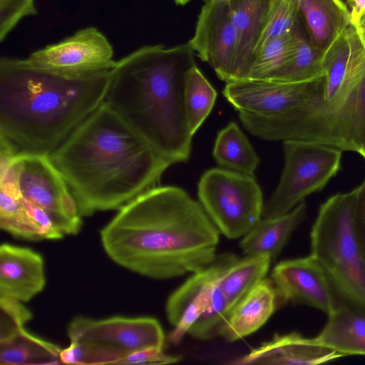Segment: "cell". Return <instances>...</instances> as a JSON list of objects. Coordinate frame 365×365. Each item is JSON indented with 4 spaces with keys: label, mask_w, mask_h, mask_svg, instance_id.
Returning a JSON list of instances; mask_svg holds the SVG:
<instances>
[{
    "label": "cell",
    "mask_w": 365,
    "mask_h": 365,
    "mask_svg": "<svg viewBox=\"0 0 365 365\" xmlns=\"http://www.w3.org/2000/svg\"><path fill=\"white\" fill-rule=\"evenodd\" d=\"M71 341H91L111 346L125 352L163 347L165 334L158 319L150 317L115 316L92 319L78 316L67 329Z\"/></svg>",
    "instance_id": "8fae6325"
},
{
    "label": "cell",
    "mask_w": 365,
    "mask_h": 365,
    "mask_svg": "<svg viewBox=\"0 0 365 365\" xmlns=\"http://www.w3.org/2000/svg\"><path fill=\"white\" fill-rule=\"evenodd\" d=\"M296 26L291 32L266 43L255 53L246 80H269L289 63L297 46Z\"/></svg>",
    "instance_id": "4316f807"
},
{
    "label": "cell",
    "mask_w": 365,
    "mask_h": 365,
    "mask_svg": "<svg viewBox=\"0 0 365 365\" xmlns=\"http://www.w3.org/2000/svg\"><path fill=\"white\" fill-rule=\"evenodd\" d=\"M282 304L273 281L265 277L231 310L219 336L230 342L245 338L260 329Z\"/></svg>",
    "instance_id": "ac0fdd59"
},
{
    "label": "cell",
    "mask_w": 365,
    "mask_h": 365,
    "mask_svg": "<svg viewBox=\"0 0 365 365\" xmlns=\"http://www.w3.org/2000/svg\"><path fill=\"white\" fill-rule=\"evenodd\" d=\"M300 14L293 0H270L255 53L268 41L291 32Z\"/></svg>",
    "instance_id": "4dcf8cb0"
},
{
    "label": "cell",
    "mask_w": 365,
    "mask_h": 365,
    "mask_svg": "<svg viewBox=\"0 0 365 365\" xmlns=\"http://www.w3.org/2000/svg\"><path fill=\"white\" fill-rule=\"evenodd\" d=\"M272 262L267 255H246L238 258L222 276L218 287L231 310L266 277Z\"/></svg>",
    "instance_id": "d4e9b609"
},
{
    "label": "cell",
    "mask_w": 365,
    "mask_h": 365,
    "mask_svg": "<svg viewBox=\"0 0 365 365\" xmlns=\"http://www.w3.org/2000/svg\"><path fill=\"white\" fill-rule=\"evenodd\" d=\"M322 78L300 83L235 81L226 83L222 93L239 113L270 117L284 113L311 97Z\"/></svg>",
    "instance_id": "9a60e30c"
},
{
    "label": "cell",
    "mask_w": 365,
    "mask_h": 365,
    "mask_svg": "<svg viewBox=\"0 0 365 365\" xmlns=\"http://www.w3.org/2000/svg\"><path fill=\"white\" fill-rule=\"evenodd\" d=\"M344 357L338 352L314 343L297 332L279 334L252 349L229 364L318 365Z\"/></svg>",
    "instance_id": "2e32d148"
},
{
    "label": "cell",
    "mask_w": 365,
    "mask_h": 365,
    "mask_svg": "<svg viewBox=\"0 0 365 365\" xmlns=\"http://www.w3.org/2000/svg\"><path fill=\"white\" fill-rule=\"evenodd\" d=\"M190 0H175L176 4L179 5H185Z\"/></svg>",
    "instance_id": "60d3db41"
},
{
    "label": "cell",
    "mask_w": 365,
    "mask_h": 365,
    "mask_svg": "<svg viewBox=\"0 0 365 365\" xmlns=\"http://www.w3.org/2000/svg\"><path fill=\"white\" fill-rule=\"evenodd\" d=\"M365 135V76L362 80L355 101L349 128L351 151L359 153Z\"/></svg>",
    "instance_id": "e575fe53"
},
{
    "label": "cell",
    "mask_w": 365,
    "mask_h": 365,
    "mask_svg": "<svg viewBox=\"0 0 365 365\" xmlns=\"http://www.w3.org/2000/svg\"><path fill=\"white\" fill-rule=\"evenodd\" d=\"M113 54V46L104 34L90 26L33 52L25 59L38 68L82 74L111 70L116 63Z\"/></svg>",
    "instance_id": "30bf717a"
},
{
    "label": "cell",
    "mask_w": 365,
    "mask_h": 365,
    "mask_svg": "<svg viewBox=\"0 0 365 365\" xmlns=\"http://www.w3.org/2000/svg\"><path fill=\"white\" fill-rule=\"evenodd\" d=\"M80 215L118 210L160 185L173 163L103 102L49 155Z\"/></svg>",
    "instance_id": "7a4b0ae2"
},
{
    "label": "cell",
    "mask_w": 365,
    "mask_h": 365,
    "mask_svg": "<svg viewBox=\"0 0 365 365\" xmlns=\"http://www.w3.org/2000/svg\"><path fill=\"white\" fill-rule=\"evenodd\" d=\"M230 311L229 304L217 284L208 306L187 334L200 340H208L219 336Z\"/></svg>",
    "instance_id": "1f68e13d"
},
{
    "label": "cell",
    "mask_w": 365,
    "mask_h": 365,
    "mask_svg": "<svg viewBox=\"0 0 365 365\" xmlns=\"http://www.w3.org/2000/svg\"><path fill=\"white\" fill-rule=\"evenodd\" d=\"M17 299L0 297V341L14 336L24 328L33 314Z\"/></svg>",
    "instance_id": "d6a6232c"
},
{
    "label": "cell",
    "mask_w": 365,
    "mask_h": 365,
    "mask_svg": "<svg viewBox=\"0 0 365 365\" xmlns=\"http://www.w3.org/2000/svg\"><path fill=\"white\" fill-rule=\"evenodd\" d=\"M356 188L354 228L358 245L365 264V179Z\"/></svg>",
    "instance_id": "8d00e7d4"
},
{
    "label": "cell",
    "mask_w": 365,
    "mask_h": 365,
    "mask_svg": "<svg viewBox=\"0 0 365 365\" xmlns=\"http://www.w3.org/2000/svg\"><path fill=\"white\" fill-rule=\"evenodd\" d=\"M361 156H362L365 160V135L361 142L359 153Z\"/></svg>",
    "instance_id": "ab89813d"
},
{
    "label": "cell",
    "mask_w": 365,
    "mask_h": 365,
    "mask_svg": "<svg viewBox=\"0 0 365 365\" xmlns=\"http://www.w3.org/2000/svg\"><path fill=\"white\" fill-rule=\"evenodd\" d=\"M110 73H63L1 57L0 154L50 155L104 102Z\"/></svg>",
    "instance_id": "3957f363"
},
{
    "label": "cell",
    "mask_w": 365,
    "mask_h": 365,
    "mask_svg": "<svg viewBox=\"0 0 365 365\" xmlns=\"http://www.w3.org/2000/svg\"><path fill=\"white\" fill-rule=\"evenodd\" d=\"M357 188L324 202L310 232V255L322 265L340 300L365 311V264L354 228Z\"/></svg>",
    "instance_id": "8992f818"
},
{
    "label": "cell",
    "mask_w": 365,
    "mask_h": 365,
    "mask_svg": "<svg viewBox=\"0 0 365 365\" xmlns=\"http://www.w3.org/2000/svg\"><path fill=\"white\" fill-rule=\"evenodd\" d=\"M212 155L223 168L255 177L259 158L239 125L230 123L217 134Z\"/></svg>",
    "instance_id": "cb8c5ba5"
},
{
    "label": "cell",
    "mask_w": 365,
    "mask_h": 365,
    "mask_svg": "<svg viewBox=\"0 0 365 365\" xmlns=\"http://www.w3.org/2000/svg\"><path fill=\"white\" fill-rule=\"evenodd\" d=\"M195 66L187 42L170 48L140 47L110 70L104 102L173 164L186 162L191 153L193 135L186 118L185 89Z\"/></svg>",
    "instance_id": "277c9868"
},
{
    "label": "cell",
    "mask_w": 365,
    "mask_h": 365,
    "mask_svg": "<svg viewBox=\"0 0 365 365\" xmlns=\"http://www.w3.org/2000/svg\"><path fill=\"white\" fill-rule=\"evenodd\" d=\"M35 0H0V40L3 41L23 18L36 15Z\"/></svg>",
    "instance_id": "836d02e7"
},
{
    "label": "cell",
    "mask_w": 365,
    "mask_h": 365,
    "mask_svg": "<svg viewBox=\"0 0 365 365\" xmlns=\"http://www.w3.org/2000/svg\"><path fill=\"white\" fill-rule=\"evenodd\" d=\"M238 259L230 252L217 255L206 267L191 276L168 297L165 312L174 329L168 341L179 344L190 328L208 306L214 290L222 276Z\"/></svg>",
    "instance_id": "4fadbf2b"
},
{
    "label": "cell",
    "mask_w": 365,
    "mask_h": 365,
    "mask_svg": "<svg viewBox=\"0 0 365 365\" xmlns=\"http://www.w3.org/2000/svg\"><path fill=\"white\" fill-rule=\"evenodd\" d=\"M61 348L34 336L24 328L0 341L1 365H53L62 364Z\"/></svg>",
    "instance_id": "603a6c76"
},
{
    "label": "cell",
    "mask_w": 365,
    "mask_h": 365,
    "mask_svg": "<svg viewBox=\"0 0 365 365\" xmlns=\"http://www.w3.org/2000/svg\"><path fill=\"white\" fill-rule=\"evenodd\" d=\"M351 24L365 48V11L357 16L351 19Z\"/></svg>",
    "instance_id": "74e56055"
},
{
    "label": "cell",
    "mask_w": 365,
    "mask_h": 365,
    "mask_svg": "<svg viewBox=\"0 0 365 365\" xmlns=\"http://www.w3.org/2000/svg\"><path fill=\"white\" fill-rule=\"evenodd\" d=\"M127 354L115 347L91 341H71L62 349L60 359L62 364L97 365L118 364Z\"/></svg>",
    "instance_id": "f546056e"
},
{
    "label": "cell",
    "mask_w": 365,
    "mask_h": 365,
    "mask_svg": "<svg viewBox=\"0 0 365 365\" xmlns=\"http://www.w3.org/2000/svg\"><path fill=\"white\" fill-rule=\"evenodd\" d=\"M342 356H365V311L339 300L324 328L312 338Z\"/></svg>",
    "instance_id": "d6986e66"
},
{
    "label": "cell",
    "mask_w": 365,
    "mask_h": 365,
    "mask_svg": "<svg viewBox=\"0 0 365 365\" xmlns=\"http://www.w3.org/2000/svg\"><path fill=\"white\" fill-rule=\"evenodd\" d=\"M0 228L15 237L36 241L21 197L3 178H0Z\"/></svg>",
    "instance_id": "f1b7e54d"
},
{
    "label": "cell",
    "mask_w": 365,
    "mask_h": 365,
    "mask_svg": "<svg viewBox=\"0 0 365 365\" xmlns=\"http://www.w3.org/2000/svg\"><path fill=\"white\" fill-rule=\"evenodd\" d=\"M181 356L170 355L163 351V347H152L127 354L118 364L162 365L175 364Z\"/></svg>",
    "instance_id": "d590c367"
},
{
    "label": "cell",
    "mask_w": 365,
    "mask_h": 365,
    "mask_svg": "<svg viewBox=\"0 0 365 365\" xmlns=\"http://www.w3.org/2000/svg\"><path fill=\"white\" fill-rule=\"evenodd\" d=\"M188 42L219 78L226 83L235 80L237 36L230 0L206 1L198 16L194 36Z\"/></svg>",
    "instance_id": "7c38bea8"
},
{
    "label": "cell",
    "mask_w": 365,
    "mask_h": 365,
    "mask_svg": "<svg viewBox=\"0 0 365 365\" xmlns=\"http://www.w3.org/2000/svg\"><path fill=\"white\" fill-rule=\"evenodd\" d=\"M282 304L291 302L329 315L339 299L326 272L312 255L279 262L271 272Z\"/></svg>",
    "instance_id": "5bb4252c"
},
{
    "label": "cell",
    "mask_w": 365,
    "mask_h": 365,
    "mask_svg": "<svg viewBox=\"0 0 365 365\" xmlns=\"http://www.w3.org/2000/svg\"><path fill=\"white\" fill-rule=\"evenodd\" d=\"M299 21L296 26L297 46L289 63L267 81L300 83L324 76V53L313 46L302 30ZM266 81V80H265Z\"/></svg>",
    "instance_id": "484cf974"
},
{
    "label": "cell",
    "mask_w": 365,
    "mask_h": 365,
    "mask_svg": "<svg viewBox=\"0 0 365 365\" xmlns=\"http://www.w3.org/2000/svg\"><path fill=\"white\" fill-rule=\"evenodd\" d=\"M197 195L220 233L230 240L245 235L262 217V190L255 177L245 173L207 170L198 182Z\"/></svg>",
    "instance_id": "9c48e42d"
},
{
    "label": "cell",
    "mask_w": 365,
    "mask_h": 365,
    "mask_svg": "<svg viewBox=\"0 0 365 365\" xmlns=\"http://www.w3.org/2000/svg\"><path fill=\"white\" fill-rule=\"evenodd\" d=\"M270 0H230L237 45L235 81L246 80L265 23Z\"/></svg>",
    "instance_id": "44dd1931"
},
{
    "label": "cell",
    "mask_w": 365,
    "mask_h": 365,
    "mask_svg": "<svg viewBox=\"0 0 365 365\" xmlns=\"http://www.w3.org/2000/svg\"><path fill=\"white\" fill-rule=\"evenodd\" d=\"M346 1L350 8L351 19L365 11V0H346Z\"/></svg>",
    "instance_id": "f35d334b"
},
{
    "label": "cell",
    "mask_w": 365,
    "mask_h": 365,
    "mask_svg": "<svg viewBox=\"0 0 365 365\" xmlns=\"http://www.w3.org/2000/svg\"><path fill=\"white\" fill-rule=\"evenodd\" d=\"M46 285L42 256L29 247L4 243L0 247V297L30 301Z\"/></svg>",
    "instance_id": "e0dca14e"
},
{
    "label": "cell",
    "mask_w": 365,
    "mask_h": 365,
    "mask_svg": "<svg viewBox=\"0 0 365 365\" xmlns=\"http://www.w3.org/2000/svg\"><path fill=\"white\" fill-rule=\"evenodd\" d=\"M307 212V205L303 201L284 215L261 218L240 242L244 255H267L275 260L306 219Z\"/></svg>",
    "instance_id": "ffe728a7"
},
{
    "label": "cell",
    "mask_w": 365,
    "mask_h": 365,
    "mask_svg": "<svg viewBox=\"0 0 365 365\" xmlns=\"http://www.w3.org/2000/svg\"><path fill=\"white\" fill-rule=\"evenodd\" d=\"M118 210L100 236L107 255L123 268L165 280L199 271L216 257L220 230L180 187L159 185Z\"/></svg>",
    "instance_id": "6da1fadb"
},
{
    "label": "cell",
    "mask_w": 365,
    "mask_h": 365,
    "mask_svg": "<svg viewBox=\"0 0 365 365\" xmlns=\"http://www.w3.org/2000/svg\"><path fill=\"white\" fill-rule=\"evenodd\" d=\"M323 67L316 91L297 106L270 117L239 113L246 130L263 140H307L351 151L350 123L365 76V48L350 27L325 51Z\"/></svg>",
    "instance_id": "5b68a950"
},
{
    "label": "cell",
    "mask_w": 365,
    "mask_h": 365,
    "mask_svg": "<svg viewBox=\"0 0 365 365\" xmlns=\"http://www.w3.org/2000/svg\"><path fill=\"white\" fill-rule=\"evenodd\" d=\"M293 1L312 43L323 53L351 24L350 11L340 0Z\"/></svg>",
    "instance_id": "7402d4cb"
},
{
    "label": "cell",
    "mask_w": 365,
    "mask_h": 365,
    "mask_svg": "<svg viewBox=\"0 0 365 365\" xmlns=\"http://www.w3.org/2000/svg\"><path fill=\"white\" fill-rule=\"evenodd\" d=\"M216 97L215 88L197 66H194L187 76L185 89L186 118L192 135L211 112Z\"/></svg>",
    "instance_id": "83f0119b"
},
{
    "label": "cell",
    "mask_w": 365,
    "mask_h": 365,
    "mask_svg": "<svg viewBox=\"0 0 365 365\" xmlns=\"http://www.w3.org/2000/svg\"><path fill=\"white\" fill-rule=\"evenodd\" d=\"M0 178L8 180L26 201L46 212L66 235L78 234L82 227L76 201L49 155L0 154Z\"/></svg>",
    "instance_id": "52a82bcc"
},
{
    "label": "cell",
    "mask_w": 365,
    "mask_h": 365,
    "mask_svg": "<svg viewBox=\"0 0 365 365\" xmlns=\"http://www.w3.org/2000/svg\"><path fill=\"white\" fill-rule=\"evenodd\" d=\"M284 165L279 182L264 205L262 217H274L292 210L304 198L322 190L338 173L342 150L300 139L283 140Z\"/></svg>",
    "instance_id": "ba28073f"
}]
</instances>
